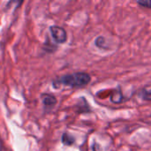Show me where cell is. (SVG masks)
<instances>
[{
  "label": "cell",
  "instance_id": "obj_1",
  "mask_svg": "<svg viewBox=\"0 0 151 151\" xmlns=\"http://www.w3.org/2000/svg\"><path fill=\"white\" fill-rule=\"evenodd\" d=\"M91 81V77L87 73H74L72 74H67L59 80L61 84L69 86L72 88H81L88 85Z\"/></svg>",
  "mask_w": 151,
  "mask_h": 151
},
{
  "label": "cell",
  "instance_id": "obj_4",
  "mask_svg": "<svg viewBox=\"0 0 151 151\" xmlns=\"http://www.w3.org/2000/svg\"><path fill=\"white\" fill-rule=\"evenodd\" d=\"M62 142H63V143L65 144V145H71V144L73 143L74 139H73L71 135H69V134H65L62 136Z\"/></svg>",
  "mask_w": 151,
  "mask_h": 151
},
{
  "label": "cell",
  "instance_id": "obj_2",
  "mask_svg": "<svg viewBox=\"0 0 151 151\" xmlns=\"http://www.w3.org/2000/svg\"><path fill=\"white\" fill-rule=\"evenodd\" d=\"M50 33H51L53 39L58 43H64L67 40L66 31L63 27H60L58 26H52L50 27Z\"/></svg>",
  "mask_w": 151,
  "mask_h": 151
},
{
  "label": "cell",
  "instance_id": "obj_6",
  "mask_svg": "<svg viewBox=\"0 0 151 151\" xmlns=\"http://www.w3.org/2000/svg\"><path fill=\"white\" fill-rule=\"evenodd\" d=\"M137 4L147 8H151V1H137Z\"/></svg>",
  "mask_w": 151,
  "mask_h": 151
},
{
  "label": "cell",
  "instance_id": "obj_3",
  "mask_svg": "<svg viewBox=\"0 0 151 151\" xmlns=\"http://www.w3.org/2000/svg\"><path fill=\"white\" fill-rule=\"evenodd\" d=\"M42 101H43V104L47 106H52L56 104V98L54 96H52L51 95H43L42 96Z\"/></svg>",
  "mask_w": 151,
  "mask_h": 151
},
{
  "label": "cell",
  "instance_id": "obj_5",
  "mask_svg": "<svg viewBox=\"0 0 151 151\" xmlns=\"http://www.w3.org/2000/svg\"><path fill=\"white\" fill-rule=\"evenodd\" d=\"M104 44H105V39L103 36H99V37L96 38V45L98 48H105Z\"/></svg>",
  "mask_w": 151,
  "mask_h": 151
}]
</instances>
